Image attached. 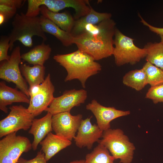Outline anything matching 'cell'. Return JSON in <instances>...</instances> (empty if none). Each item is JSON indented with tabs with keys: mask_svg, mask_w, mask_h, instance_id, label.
Wrapping results in <instances>:
<instances>
[{
	"mask_svg": "<svg viewBox=\"0 0 163 163\" xmlns=\"http://www.w3.org/2000/svg\"><path fill=\"white\" fill-rule=\"evenodd\" d=\"M42 28L45 33L54 36L65 46L74 43V36L71 33L63 30L51 21L42 15L40 17Z\"/></svg>",
	"mask_w": 163,
	"mask_h": 163,
	"instance_id": "cell-19",
	"label": "cell"
},
{
	"mask_svg": "<svg viewBox=\"0 0 163 163\" xmlns=\"http://www.w3.org/2000/svg\"><path fill=\"white\" fill-rule=\"evenodd\" d=\"M25 1L23 0H0V4L9 5L18 9L21 7Z\"/></svg>",
	"mask_w": 163,
	"mask_h": 163,
	"instance_id": "cell-31",
	"label": "cell"
},
{
	"mask_svg": "<svg viewBox=\"0 0 163 163\" xmlns=\"http://www.w3.org/2000/svg\"><path fill=\"white\" fill-rule=\"evenodd\" d=\"M40 11L42 15L51 21L62 29L71 33L75 21L69 13L53 12L44 5L40 7Z\"/></svg>",
	"mask_w": 163,
	"mask_h": 163,
	"instance_id": "cell-18",
	"label": "cell"
},
{
	"mask_svg": "<svg viewBox=\"0 0 163 163\" xmlns=\"http://www.w3.org/2000/svg\"><path fill=\"white\" fill-rule=\"evenodd\" d=\"M17 9L16 8L9 5L0 4V14L4 16L5 22L16 15Z\"/></svg>",
	"mask_w": 163,
	"mask_h": 163,
	"instance_id": "cell-28",
	"label": "cell"
},
{
	"mask_svg": "<svg viewBox=\"0 0 163 163\" xmlns=\"http://www.w3.org/2000/svg\"><path fill=\"white\" fill-rule=\"evenodd\" d=\"M71 141L51 132L48 133L45 139L40 143L41 150L45 155L47 161L61 150L70 146Z\"/></svg>",
	"mask_w": 163,
	"mask_h": 163,
	"instance_id": "cell-16",
	"label": "cell"
},
{
	"mask_svg": "<svg viewBox=\"0 0 163 163\" xmlns=\"http://www.w3.org/2000/svg\"><path fill=\"white\" fill-rule=\"evenodd\" d=\"M8 115L0 121V137L17 132L27 130L31 127L34 117L27 108L21 105L10 107Z\"/></svg>",
	"mask_w": 163,
	"mask_h": 163,
	"instance_id": "cell-6",
	"label": "cell"
},
{
	"mask_svg": "<svg viewBox=\"0 0 163 163\" xmlns=\"http://www.w3.org/2000/svg\"><path fill=\"white\" fill-rule=\"evenodd\" d=\"M0 149L17 162L22 153L32 149V143L27 137L17 135L16 132L10 133L0 140Z\"/></svg>",
	"mask_w": 163,
	"mask_h": 163,
	"instance_id": "cell-12",
	"label": "cell"
},
{
	"mask_svg": "<svg viewBox=\"0 0 163 163\" xmlns=\"http://www.w3.org/2000/svg\"><path fill=\"white\" fill-rule=\"evenodd\" d=\"M70 163H85V160H80L72 161Z\"/></svg>",
	"mask_w": 163,
	"mask_h": 163,
	"instance_id": "cell-34",
	"label": "cell"
},
{
	"mask_svg": "<svg viewBox=\"0 0 163 163\" xmlns=\"http://www.w3.org/2000/svg\"><path fill=\"white\" fill-rule=\"evenodd\" d=\"M139 16L141 19V22L144 25L147 26L150 30L160 36L163 35V28L158 27L152 26L145 21L140 14Z\"/></svg>",
	"mask_w": 163,
	"mask_h": 163,
	"instance_id": "cell-30",
	"label": "cell"
},
{
	"mask_svg": "<svg viewBox=\"0 0 163 163\" xmlns=\"http://www.w3.org/2000/svg\"><path fill=\"white\" fill-rule=\"evenodd\" d=\"M145 98L151 100L153 103H163V84L151 87L147 92Z\"/></svg>",
	"mask_w": 163,
	"mask_h": 163,
	"instance_id": "cell-26",
	"label": "cell"
},
{
	"mask_svg": "<svg viewBox=\"0 0 163 163\" xmlns=\"http://www.w3.org/2000/svg\"><path fill=\"white\" fill-rule=\"evenodd\" d=\"M92 117L82 120L77 135L74 139L76 145L78 148L86 147L90 150L93 144L98 142L102 138L103 131L97 125L92 124L91 122Z\"/></svg>",
	"mask_w": 163,
	"mask_h": 163,
	"instance_id": "cell-13",
	"label": "cell"
},
{
	"mask_svg": "<svg viewBox=\"0 0 163 163\" xmlns=\"http://www.w3.org/2000/svg\"><path fill=\"white\" fill-rule=\"evenodd\" d=\"M116 24L110 18L97 25L88 24L83 32L74 36V43L95 60L109 57L113 54Z\"/></svg>",
	"mask_w": 163,
	"mask_h": 163,
	"instance_id": "cell-1",
	"label": "cell"
},
{
	"mask_svg": "<svg viewBox=\"0 0 163 163\" xmlns=\"http://www.w3.org/2000/svg\"><path fill=\"white\" fill-rule=\"evenodd\" d=\"M115 158L108 150L103 145L99 144L85 157V163H115Z\"/></svg>",
	"mask_w": 163,
	"mask_h": 163,
	"instance_id": "cell-24",
	"label": "cell"
},
{
	"mask_svg": "<svg viewBox=\"0 0 163 163\" xmlns=\"http://www.w3.org/2000/svg\"><path fill=\"white\" fill-rule=\"evenodd\" d=\"M87 97V91L83 89L66 90L61 96L54 97L45 111L53 115L62 112H70L73 107L84 103Z\"/></svg>",
	"mask_w": 163,
	"mask_h": 163,
	"instance_id": "cell-8",
	"label": "cell"
},
{
	"mask_svg": "<svg viewBox=\"0 0 163 163\" xmlns=\"http://www.w3.org/2000/svg\"><path fill=\"white\" fill-rule=\"evenodd\" d=\"M102 139L98 142L109 151L120 163H131L135 147L128 137L120 129L110 128L103 131Z\"/></svg>",
	"mask_w": 163,
	"mask_h": 163,
	"instance_id": "cell-4",
	"label": "cell"
},
{
	"mask_svg": "<svg viewBox=\"0 0 163 163\" xmlns=\"http://www.w3.org/2000/svg\"><path fill=\"white\" fill-rule=\"evenodd\" d=\"M0 163H16L11 159L7 153L0 149Z\"/></svg>",
	"mask_w": 163,
	"mask_h": 163,
	"instance_id": "cell-32",
	"label": "cell"
},
{
	"mask_svg": "<svg viewBox=\"0 0 163 163\" xmlns=\"http://www.w3.org/2000/svg\"><path fill=\"white\" fill-rule=\"evenodd\" d=\"M53 58L67 72L64 81L78 79L84 88H85L86 82L88 78L98 73L101 70L100 64L78 49L68 54H56Z\"/></svg>",
	"mask_w": 163,
	"mask_h": 163,
	"instance_id": "cell-2",
	"label": "cell"
},
{
	"mask_svg": "<svg viewBox=\"0 0 163 163\" xmlns=\"http://www.w3.org/2000/svg\"><path fill=\"white\" fill-rule=\"evenodd\" d=\"M21 49L19 46L13 50L9 59L2 62L0 66V78L14 84L16 87L29 98V88L26 81L21 73L19 67L21 62Z\"/></svg>",
	"mask_w": 163,
	"mask_h": 163,
	"instance_id": "cell-7",
	"label": "cell"
},
{
	"mask_svg": "<svg viewBox=\"0 0 163 163\" xmlns=\"http://www.w3.org/2000/svg\"><path fill=\"white\" fill-rule=\"evenodd\" d=\"M40 91L37 95L30 98L27 109L34 117L40 114L49 107L54 97L55 87L51 82L50 74L45 78L41 84Z\"/></svg>",
	"mask_w": 163,
	"mask_h": 163,
	"instance_id": "cell-11",
	"label": "cell"
},
{
	"mask_svg": "<svg viewBox=\"0 0 163 163\" xmlns=\"http://www.w3.org/2000/svg\"><path fill=\"white\" fill-rule=\"evenodd\" d=\"M123 83L137 91H140L148 84L146 74L142 68L130 71L123 77Z\"/></svg>",
	"mask_w": 163,
	"mask_h": 163,
	"instance_id": "cell-22",
	"label": "cell"
},
{
	"mask_svg": "<svg viewBox=\"0 0 163 163\" xmlns=\"http://www.w3.org/2000/svg\"><path fill=\"white\" fill-rule=\"evenodd\" d=\"M12 29L8 37L10 40V51L13 48L14 43L18 40L26 47L32 46V38L36 36L44 41L47 39L42 29L40 17L27 16L23 13H17L12 22Z\"/></svg>",
	"mask_w": 163,
	"mask_h": 163,
	"instance_id": "cell-3",
	"label": "cell"
},
{
	"mask_svg": "<svg viewBox=\"0 0 163 163\" xmlns=\"http://www.w3.org/2000/svg\"><path fill=\"white\" fill-rule=\"evenodd\" d=\"M29 98L21 91L7 85L4 82H0V109L5 113H8L7 106L14 103L29 104Z\"/></svg>",
	"mask_w": 163,
	"mask_h": 163,
	"instance_id": "cell-15",
	"label": "cell"
},
{
	"mask_svg": "<svg viewBox=\"0 0 163 163\" xmlns=\"http://www.w3.org/2000/svg\"><path fill=\"white\" fill-rule=\"evenodd\" d=\"M142 68L146 74L148 84L153 87L163 84V70L148 62Z\"/></svg>",
	"mask_w": 163,
	"mask_h": 163,
	"instance_id": "cell-25",
	"label": "cell"
},
{
	"mask_svg": "<svg viewBox=\"0 0 163 163\" xmlns=\"http://www.w3.org/2000/svg\"><path fill=\"white\" fill-rule=\"evenodd\" d=\"M111 16L110 13L98 12L91 6L88 14L75 21L71 33L74 36L78 35L84 31L87 25H96L105 20L111 18Z\"/></svg>",
	"mask_w": 163,
	"mask_h": 163,
	"instance_id": "cell-17",
	"label": "cell"
},
{
	"mask_svg": "<svg viewBox=\"0 0 163 163\" xmlns=\"http://www.w3.org/2000/svg\"><path fill=\"white\" fill-rule=\"evenodd\" d=\"M82 118L81 114L72 115L68 112L53 115V130L57 135L72 141L76 135Z\"/></svg>",
	"mask_w": 163,
	"mask_h": 163,
	"instance_id": "cell-9",
	"label": "cell"
},
{
	"mask_svg": "<svg viewBox=\"0 0 163 163\" xmlns=\"http://www.w3.org/2000/svg\"><path fill=\"white\" fill-rule=\"evenodd\" d=\"M147 55L145 60L163 70V44L161 42H149L144 47Z\"/></svg>",
	"mask_w": 163,
	"mask_h": 163,
	"instance_id": "cell-23",
	"label": "cell"
},
{
	"mask_svg": "<svg viewBox=\"0 0 163 163\" xmlns=\"http://www.w3.org/2000/svg\"><path fill=\"white\" fill-rule=\"evenodd\" d=\"M161 42L163 44V35L160 36Z\"/></svg>",
	"mask_w": 163,
	"mask_h": 163,
	"instance_id": "cell-35",
	"label": "cell"
},
{
	"mask_svg": "<svg viewBox=\"0 0 163 163\" xmlns=\"http://www.w3.org/2000/svg\"><path fill=\"white\" fill-rule=\"evenodd\" d=\"M52 49L49 44L43 42L21 55V59L30 64L43 66L50 58Z\"/></svg>",
	"mask_w": 163,
	"mask_h": 163,
	"instance_id": "cell-20",
	"label": "cell"
},
{
	"mask_svg": "<svg viewBox=\"0 0 163 163\" xmlns=\"http://www.w3.org/2000/svg\"><path fill=\"white\" fill-rule=\"evenodd\" d=\"M10 40L8 36L4 37L1 38L0 41V61L8 60L10 56L8 55V52L10 48Z\"/></svg>",
	"mask_w": 163,
	"mask_h": 163,
	"instance_id": "cell-27",
	"label": "cell"
},
{
	"mask_svg": "<svg viewBox=\"0 0 163 163\" xmlns=\"http://www.w3.org/2000/svg\"><path fill=\"white\" fill-rule=\"evenodd\" d=\"M114 40L115 47L113 52L116 65L120 66L127 64L135 65L147 55L145 48L136 46L134 39L127 37L116 28Z\"/></svg>",
	"mask_w": 163,
	"mask_h": 163,
	"instance_id": "cell-5",
	"label": "cell"
},
{
	"mask_svg": "<svg viewBox=\"0 0 163 163\" xmlns=\"http://www.w3.org/2000/svg\"><path fill=\"white\" fill-rule=\"evenodd\" d=\"M47 162L44 153L41 150L38 152L34 158L27 160L20 157L16 163H47Z\"/></svg>",
	"mask_w": 163,
	"mask_h": 163,
	"instance_id": "cell-29",
	"label": "cell"
},
{
	"mask_svg": "<svg viewBox=\"0 0 163 163\" xmlns=\"http://www.w3.org/2000/svg\"><path fill=\"white\" fill-rule=\"evenodd\" d=\"M53 115L47 112L43 117L34 119L28 133L33 135L34 140L32 143V149L35 151L43 139L53 130L52 127Z\"/></svg>",
	"mask_w": 163,
	"mask_h": 163,
	"instance_id": "cell-14",
	"label": "cell"
},
{
	"mask_svg": "<svg viewBox=\"0 0 163 163\" xmlns=\"http://www.w3.org/2000/svg\"><path fill=\"white\" fill-rule=\"evenodd\" d=\"M41 88V84L29 87V92L30 98L37 94L40 91Z\"/></svg>",
	"mask_w": 163,
	"mask_h": 163,
	"instance_id": "cell-33",
	"label": "cell"
},
{
	"mask_svg": "<svg viewBox=\"0 0 163 163\" xmlns=\"http://www.w3.org/2000/svg\"><path fill=\"white\" fill-rule=\"evenodd\" d=\"M86 109L91 112L97 120V125L102 131L110 128V122L120 117L127 116L130 114L129 110H118L114 107H106L99 103L95 100L86 106Z\"/></svg>",
	"mask_w": 163,
	"mask_h": 163,
	"instance_id": "cell-10",
	"label": "cell"
},
{
	"mask_svg": "<svg viewBox=\"0 0 163 163\" xmlns=\"http://www.w3.org/2000/svg\"><path fill=\"white\" fill-rule=\"evenodd\" d=\"M20 68L29 87L41 84L44 82L45 71L44 65H35L30 66L22 63L21 64Z\"/></svg>",
	"mask_w": 163,
	"mask_h": 163,
	"instance_id": "cell-21",
	"label": "cell"
}]
</instances>
